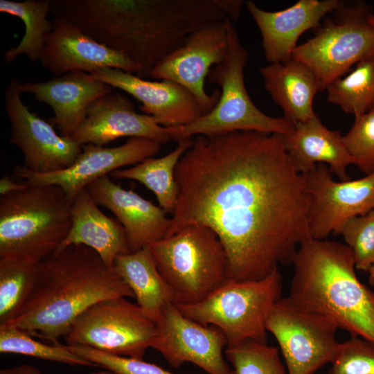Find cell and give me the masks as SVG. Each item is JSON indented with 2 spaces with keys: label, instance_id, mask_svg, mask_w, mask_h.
I'll return each instance as SVG.
<instances>
[{
  "label": "cell",
  "instance_id": "32",
  "mask_svg": "<svg viewBox=\"0 0 374 374\" xmlns=\"http://www.w3.org/2000/svg\"><path fill=\"white\" fill-rule=\"evenodd\" d=\"M224 353L233 374H287L278 349L267 344L246 341L226 347Z\"/></svg>",
  "mask_w": 374,
  "mask_h": 374
},
{
  "label": "cell",
  "instance_id": "17",
  "mask_svg": "<svg viewBox=\"0 0 374 374\" xmlns=\"http://www.w3.org/2000/svg\"><path fill=\"white\" fill-rule=\"evenodd\" d=\"M40 55L41 64L56 76L82 71L91 73L103 68L119 69L137 74L139 68L126 56L91 37L77 26L55 17Z\"/></svg>",
  "mask_w": 374,
  "mask_h": 374
},
{
  "label": "cell",
  "instance_id": "24",
  "mask_svg": "<svg viewBox=\"0 0 374 374\" xmlns=\"http://www.w3.org/2000/svg\"><path fill=\"white\" fill-rule=\"evenodd\" d=\"M87 188L71 204V226L60 248L82 244L94 250L110 267L116 258L130 253L126 234L118 221L106 215Z\"/></svg>",
  "mask_w": 374,
  "mask_h": 374
},
{
  "label": "cell",
  "instance_id": "41",
  "mask_svg": "<svg viewBox=\"0 0 374 374\" xmlns=\"http://www.w3.org/2000/svg\"><path fill=\"white\" fill-rule=\"evenodd\" d=\"M89 374H113V373L109 371L103 369V371L92 372Z\"/></svg>",
  "mask_w": 374,
  "mask_h": 374
},
{
  "label": "cell",
  "instance_id": "18",
  "mask_svg": "<svg viewBox=\"0 0 374 374\" xmlns=\"http://www.w3.org/2000/svg\"><path fill=\"white\" fill-rule=\"evenodd\" d=\"M91 74L138 100L140 110L163 127L188 125L206 114L196 98L173 81L148 80L114 68L100 69Z\"/></svg>",
  "mask_w": 374,
  "mask_h": 374
},
{
  "label": "cell",
  "instance_id": "4",
  "mask_svg": "<svg viewBox=\"0 0 374 374\" xmlns=\"http://www.w3.org/2000/svg\"><path fill=\"white\" fill-rule=\"evenodd\" d=\"M292 264V300L374 345V292L358 279L350 247L310 238L300 244Z\"/></svg>",
  "mask_w": 374,
  "mask_h": 374
},
{
  "label": "cell",
  "instance_id": "8",
  "mask_svg": "<svg viewBox=\"0 0 374 374\" xmlns=\"http://www.w3.org/2000/svg\"><path fill=\"white\" fill-rule=\"evenodd\" d=\"M282 289V276L276 269L260 280L228 278L201 301L176 306L186 317L218 328L226 338V347L250 341L267 344V320Z\"/></svg>",
  "mask_w": 374,
  "mask_h": 374
},
{
  "label": "cell",
  "instance_id": "9",
  "mask_svg": "<svg viewBox=\"0 0 374 374\" xmlns=\"http://www.w3.org/2000/svg\"><path fill=\"white\" fill-rule=\"evenodd\" d=\"M325 18L312 37L294 49L292 58L309 66L319 79L323 91L342 77L352 66L374 54V26L368 21L370 6L360 3L335 10Z\"/></svg>",
  "mask_w": 374,
  "mask_h": 374
},
{
  "label": "cell",
  "instance_id": "16",
  "mask_svg": "<svg viewBox=\"0 0 374 374\" xmlns=\"http://www.w3.org/2000/svg\"><path fill=\"white\" fill-rule=\"evenodd\" d=\"M161 143L145 138H130L125 143L112 148L82 145V152L69 167L50 173H36L23 166L14 174L27 185H54L60 187L72 202L75 196L98 179L129 165H136L154 156Z\"/></svg>",
  "mask_w": 374,
  "mask_h": 374
},
{
  "label": "cell",
  "instance_id": "42",
  "mask_svg": "<svg viewBox=\"0 0 374 374\" xmlns=\"http://www.w3.org/2000/svg\"><path fill=\"white\" fill-rule=\"evenodd\" d=\"M368 21L374 26V14L370 15L368 17Z\"/></svg>",
  "mask_w": 374,
  "mask_h": 374
},
{
  "label": "cell",
  "instance_id": "34",
  "mask_svg": "<svg viewBox=\"0 0 374 374\" xmlns=\"http://www.w3.org/2000/svg\"><path fill=\"white\" fill-rule=\"evenodd\" d=\"M344 143L354 165L366 175L374 172V107L355 116L353 124L343 136Z\"/></svg>",
  "mask_w": 374,
  "mask_h": 374
},
{
  "label": "cell",
  "instance_id": "20",
  "mask_svg": "<svg viewBox=\"0 0 374 374\" xmlns=\"http://www.w3.org/2000/svg\"><path fill=\"white\" fill-rule=\"evenodd\" d=\"M245 4L260 30L265 58L271 64L290 60L301 35L317 28L321 19L342 3L338 0H299L290 7L274 12L262 10L251 1Z\"/></svg>",
  "mask_w": 374,
  "mask_h": 374
},
{
  "label": "cell",
  "instance_id": "31",
  "mask_svg": "<svg viewBox=\"0 0 374 374\" xmlns=\"http://www.w3.org/2000/svg\"><path fill=\"white\" fill-rule=\"evenodd\" d=\"M0 353L30 356L70 366H95L68 345L46 344L34 339L28 333L12 328H0Z\"/></svg>",
  "mask_w": 374,
  "mask_h": 374
},
{
  "label": "cell",
  "instance_id": "35",
  "mask_svg": "<svg viewBox=\"0 0 374 374\" xmlns=\"http://www.w3.org/2000/svg\"><path fill=\"white\" fill-rule=\"evenodd\" d=\"M69 346L95 366L101 367L113 374H176L143 359L112 355L85 346Z\"/></svg>",
  "mask_w": 374,
  "mask_h": 374
},
{
  "label": "cell",
  "instance_id": "33",
  "mask_svg": "<svg viewBox=\"0 0 374 374\" xmlns=\"http://www.w3.org/2000/svg\"><path fill=\"white\" fill-rule=\"evenodd\" d=\"M340 234L352 251L356 269L368 273L374 265V210L347 220Z\"/></svg>",
  "mask_w": 374,
  "mask_h": 374
},
{
  "label": "cell",
  "instance_id": "14",
  "mask_svg": "<svg viewBox=\"0 0 374 374\" xmlns=\"http://www.w3.org/2000/svg\"><path fill=\"white\" fill-rule=\"evenodd\" d=\"M226 346L218 328L186 317L174 303L163 309L151 345L172 368L189 362L208 374H233L223 356Z\"/></svg>",
  "mask_w": 374,
  "mask_h": 374
},
{
  "label": "cell",
  "instance_id": "3",
  "mask_svg": "<svg viewBox=\"0 0 374 374\" xmlns=\"http://www.w3.org/2000/svg\"><path fill=\"white\" fill-rule=\"evenodd\" d=\"M115 297L134 298L115 267H108L89 247L68 245L40 262L29 299L15 318L0 328H17L58 344L87 308Z\"/></svg>",
  "mask_w": 374,
  "mask_h": 374
},
{
  "label": "cell",
  "instance_id": "10",
  "mask_svg": "<svg viewBox=\"0 0 374 374\" xmlns=\"http://www.w3.org/2000/svg\"><path fill=\"white\" fill-rule=\"evenodd\" d=\"M156 323L126 297L100 301L73 323L68 346L91 348L112 355L143 359L151 348Z\"/></svg>",
  "mask_w": 374,
  "mask_h": 374
},
{
  "label": "cell",
  "instance_id": "36",
  "mask_svg": "<svg viewBox=\"0 0 374 374\" xmlns=\"http://www.w3.org/2000/svg\"><path fill=\"white\" fill-rule=\"evenodd\" d=\"M328 374H374V345L351 337L341 343Z\"/></svg>",
  "mask_w": 374,
  "mask_h": 374
},
{
  "label": "cell",
  "instance_id": "2",
  "mask_svg": "<svg viewBox=\"0 0 374 374\" xmlns=\"http://www.w3.org/2000/svg\"><path fill=\"white\" fill-rule=\"evenodd\" d=\"M54 18L71 21L134 62L146 78L155 65L195 30L187 0H51Z\"/></svg>",
  "mask_w": 374,
  "mask_h": 374
},
{
  "label": "cell",
  "instance_id": "12",
  "mask_svg": "<svg viewBox=\"0 0 374 374\" xmlns=\"http://www.w3.org/2000/svg\"><path fill=\"white\" fill-rule=\"evenodd\" d=\"M20 86L15 78L10 81L4 105L10 124L9 142L21 150L22 166L36 173L54 172L69 167L82 152V145L58 134L49 121L30 111L22 101Z\"/></svg>",
  "mask_w": 374,
  "mask_h": 374
},
{
  "label": "cell",
  "instance_id": "25",
  "mask_svg": "<svg viewBox=\"0 0 374 374\" xmlns=\"http://www.w3.org/2000/svg\"><path fill=\"white\" fill-rule=\"evenodd\" d=\"M265 89L283 112V117L294 125L317 116L313 100L323 91L321 82L306 64L291 58L260 69Z\"/></svg>",
  "mask_w": 374,
  "mask_h": 374
},
{
  "label": "cell",
  "instance_id": "11",
  "mask_svg": "<svg viewBox=\"0 0 374 374\" xmlns=\"http://www.w3.org/2000/svg\"><path fill=\"white\" fill-rule=\"evenodd\" d=\"M266 328L276 339L287 374H314L335 359L341 343L337 326L328 318L308 310L290 296L273 307Z\"/></svg>",
  "mask_w": 374,
  "mask_h": 374
},
{
  "label": "cell",
  "instance_id": "23",
  "mask_svg": "<svg viewBox=\"0 0 374 374\" xmlns=\"http://www.w3.org/2000/svg\"><path fill=\"white\" fill-rule=\"evenodd\" d=\"M285 148L297 171L306 173L317 164L328 166L340 181L350 180L347 167L354 164L339 131L327 128L317 116L294 125L293 131L283 136Z\"/></svg>",
  "mask_w": 374,
  "mask_h": 374
},
{
  "label": "cell",
  "instance_id": "15",
  "mask_svg": "<svg viewBox=\"0 0 374 374\" xmlns=\"http://www.w3.org/2000/svg\"><path fill=\"white\" fill-rule=\"evenodd\" d=\"M228 48L224 19L208 24L191 33L178 48L159 61L150 78L171 80L188 90L206 114L217 104L220 91L208 94L205 82L210 70L221 63Z\"/></svg>",
  "mask_w": 374,
  "mask_h": 374
},
{
  "label": "cell",
  "instance_id": "1",
  "mask_svg": "<svg viewBox=\"0 0 374 374\" xmlns=\"http://www.w3.org/2000/svg\"><path fill=\"white\" fill-rule=\"evenodd\" d=\"M175 177L177 199L166 238L191 224L210 228L225 250L229 279H262L292 264L312 238L303 177L283 135L197 136Z\"/></svg>",
  "mask_w": 374,
  "mask_h": 374
},
{
  "label": "cell",
  "instance_id": "30",
  "mask_svg": "<svg viewBox=\"0 0 374 374\" xmlns=\"http://www.w3.org/2000/svg\"><path fill=\"white\" fill-rule=\"evenodd\" d=\"M39 264L0 258V326L15 318L29 299Z\"/></svg>",
  "mask_w": 374,
  "mask_h": 374
},
{
  "label": "cell",
  "instance_id": "27",
  "mask_svg": "<svg viewBox=\"0 0 374 374\" xmlns=\"http://www.w3.org/2000/svg\"><path fill=\"white\" fill-rule=\"evenodd\" d=\"M192 143V139L179 141L176 148L165 156L148 158L132 168L116 170L110 175L114 179L134 180L143 184L154 193L159 206L167 213H172L178 194L175 169Z\"/></svg>",
  "mask_w": 374,
  "mask_h": 374
},
{
  "label": "cell",
  "instance_id": "7",
  "mask_svg": "<svg viewBox=\"0 0 374 374\" xmlns=\"http://www.w3.org/2000/svg\"><path fill=\"white\" fill-rule=\"evenodd\" d=\"M175 294V304L201 301L227 279L224 247L210 228L191 224L149 245Z\"/></svg>",
  "mask_w": 374,
  "mask_h": 374
},
{
  "label": "cell",
  "instance_id": "28",
  "mask_svg": "<svg viewBox=\"0 0 374 374\" xmlns=\"http://www.w3.org/2000/svg\"><path fill=\"white\" fill-rule=\"evenodd\" d=\"M51 10V0H0V12L19 18L25 26L19 43L3 53L6 63L19 55H26L30 62L39 60L47 35L53 28L48 19Z\"/></svg>",
  "mask_w": 374,
  "mask_h": 374
},
{
  "label": "cell",
  "instance_id": "37",
  "mask_svg": "<svg viewBox=\"0 0 374 374\" xmlns=\"http://www.w3.org/2000/svg\"><path fill=\"white\" fill-rule=\"evenodd\" d=\"M220 3L226 17L233 21L239 18L245 3L241 0H220Z\"/></svg>",
  "mask_w": 374,
  "mask_h": 374
},
{
  "label": "cell",
  "instance_id": "13",
  "mask_svg": "<svg viewBox=\"0 0 374 374\" xmlns=\"http://www.w3.org/2000/svg\"><path fill=\"white\" fill-rule=\"evenodd\" d=\"M328 166L318 163L303 173L309 200L308 222L312 238L339 235L345 222L374 210V172L355 180L335 181Z\"/></svg>",
  "mask_w": 374,
  "mask_h": 374
},
{
  "label": "cell",
  "instance_id": "6",
  "mask_svg": "<svg viewBox=\"0 0 374 374\" xmlns=\"http://www.w3.org/2000/svg\"><path fill=\"white\" fill-rule=\"evenodd\" d=\"M228 48L224 60L208 72L207 82L220 87L219 100L207 114L185 125L166 127L171 140L177 142L199 135H215L240 131L266 134H290L294 124L284 117L262 112L251 99L244 84L248 52L243 46L233 21L224 19Z\"/></svg>",
  "mask_w": 374,
  "mask_h": 374
},
{
  "label": "cell",
  "instance_id": "21",
  "mask_svg": "<svg viewBox=\"0 0 374 374\" xmlns=\"http://www.w3.org/2000/svg\"><path fill=\"white\" fill-rule=\"evenodd\" d=\"M87 189L96 203L111 211L123 227L130 252L167 235L171 222L167 213L133 190L123 188L108 175Z\"/></svg>",
  "mask_w": 374,
  "mask_h": 374
},
{
  "label": "cell",
  "instance_id": "39",
  "mask_svg": "<svg viewBox=\"0 0 374 374\" xmlns=\"http://www.w3.org/2000/svg\"><path fill=\"white\" fill-rule=\"evenodd\" d=\"M26 184L18 183L8 176L3 177L0 180L1 196L26 187Z\"/></svg>",
  "mask_w": 374,
  "mask_h": 374
},
{
  "label": "cell",
  "instance_id": "5",
  "mask_svg": "<svg viewBox=\"0 0 374 374\" xmlns=\"http://www.w3.org/2000/svg\"><path fill=\"white\" fill-rule=\"evenodd\" d=\"M71 204L54 185H27L1 196L0 258L39 263L54 253L70 231Z\"/></svg>",
  "mask_w": 374,
  "mask_h": 374
},
{
  "label": "cell",
  "instance_id": "22",
  "mask_svg": "<svg viewBox=\"0 0 374 374\" xmlns=\"http://www.w3.org/2000/svg\"><path fill=\"white\" fill-rule=\"evenodd\" d=\"M22 93L48 105L54 116L48 121L63 136L70 137L87 117L90 106L98 98L112 92L113 88L92 74L74 71L45 82L21 83Z\"/></svg>",
  "mask_w": 374,
  "mask_h": 374
},
{
  "label": "cell",
  "instance_id": "19",
  "mask_svg": "<svg viewBox=\"0 0 374 374\" xmlns=\"http://www.w3.org/2000/svg\"><path fill=\"white\" fill-rule=\"evenodd\" d=\"M127 136L149 139L161 144L171 140L166 127L154 118L137 113L127 97L112 91L90 106L86 118L70 138L81 145L103 146Z\"/></svg>",
  "mask_w": 374,
  "mask_h": 374
},
{
  "label": "cell",
  "instance_id": "38",
  "mask_svg": "<svg viewBox=\"0 0 374 374\" xmlns=\"http://www.w3.org/2000/svg\"><path fill=\"white\" fill-rule=\"evenodd\" d=\"M0 374H44L37 367L23 364L7 367L0 371Z\"/></svg>",
  "mask_w": 374,
  "mask_h": 374
},
{
  "label": "cell",
  "instance_id": "26",
  "mask_svg": "<svg viewBox=\"0 0 374 374\" xmlns=\"http://www.w3.org/2000/svg\"><path fill=\"white\" fill-rule=\"evenodd\" d=\"M118 274L132 291L136 304L154 322L163 309L175 304V294L160 273L149 246L118 256Z\"/></svg>",
  "mask_w": 374,
  "mask_h": 374
},
{
  "label": "cell",
  "instance_id": "40",
  "mask_svg": "<svg viewBox=\"0 0 374 374\" xmlns=\"http://www.w3.org/2000/svg\"><path fill=\"white\" fill-rule=\"evenodd\" d=\"M368 283L374 286V265L368 272Z\"/></svg>",
  "mask_w": 374,
  "mask_h": 374
},
{
  "label": "cell",
  "instance_id": "29",
  "mask_svg": "<svg viewBox=\"0 0 374 374\" xmlns=\"http://www.w3.org/2000/svg\"><path fill=\"white\" fill-rule=\"evenodd\" d=\"M327 100L354 116L374 107V54L355 64L345 76L336 78L325 88Z\"/></svg>",
  "mask_w": 374,
  "mask_h": 374
}]
</instances>
